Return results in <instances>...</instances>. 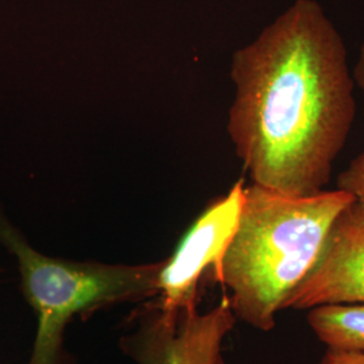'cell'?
Here are the masks:
<instances>
[{
	"instance_id": "cell-1",
	"label": "cell",
	"mask_w": 364,
	"mask_h": 364,
	"mask_svg": "<svg viewBox=\"0 0 364 364\" xmlns=\"http://www.w3.org/2000/svg\"><path fill=\"white\" fill-rule=\"evenodd\" d=\"M228 134L254 183L324 191L356 117L344 39L323 6L296 0L234 53Z\"/></svg>"
},
{
	"instance_id": "cell-2",
	"label": "cell",
	"mask_w": 364,
	"mask_h": 364,
	"mask_svg": "<svg viewBox=\"0 0 364 364\" xmlns=\"http://www.w3.org/2000/svg\"><path fill=\"white\" fill-rule=\"evenodd\" d=\"M355 201L335 189L287 196L257 183L245 186L234 236L215 279L231 290L235 316L269 332L287 297L324 247L338 215Z\"/></svg>"
},
{
	"instance_id": "cell-3",
	"label": "cell",
	"mask_w": 364,
	"mask_h": 364,
	"mask_svg": "<svg viewBox=\"0 0 364 364\" xmlns=\"http://www.w3.org/2000/svg\"><path fill=\"white\" fill-rule=\"evenodd\" d=\"M0 246L16 260L22 293L37 316V335L27 364H73L64 350V335L76 316L158 296L162 260L147 264H108L45 255L28 243L1 204Z\"/></svg>"
},
{
	"instance_id": "cell-4",
	"label": "cell",
	"mask_w": 364,
	"mask_h": 364,
	"mask_svg": "<svg viewBox=\"0 0 364 364\" xmlns=\"http://www.w3.org/2000/svg\"><path fill=\"white\" fill-rule=\"evenodd\" d=\"M235 323L227 294L205 313L197 306L170 311L154 299L134 314V328L119 346L138 364H225L221 347Z\"/></svg>"
},
{
	"instance_id": "cell-5",
	"label": "cell",
	"mask_w": 364,
	"mask_h": 364,
	"mask_svg": "<svg viewBox=\"0 0 364 364\" xmlns=\"http://www.w3.org/2000/svg\"><path fill=\"white\" fill-rule=\"evenodd\" d=\"M245 200V182H236L227 195L212 201L182 236L174 252L162 260L158 274L161 306L183 311L197 306L200 279L207 272L213 278L237 228Z\"/></svg>"
},
{
	"instance_id": "cell-6",
	"label": "cell",
	"mask_w": 364,
	"mask_h": 364,
	"mask_svg": "<svg viewBox=\"0 0 364 364\" xmlns=\"http://www.w3.org/2000/svg\"><path fill=\"white\" fill-rule=\"evenodd\" d=\"M329 304H364V209L356 201L338 215L311 272L282 311Z\"/></svg>"
},
{
	"instance_id": "cell-7",
	"label": "cell",
	"mask_w": 364,
	"mask_h": 364,
	"mask_svg": "<svg viewBox=\"0 0 364 364\" xmlns=\"http://www.w3.org/2000/svg\"><path fill=\"white\" fill-rule=\"evenodd\" d=\"M306 320L329 350L364 352V304L314 306Z\"/></svg>"
},
{
	"instance_id": "cell-8",
	"label": "cell",
	"mask_w": 364,
	"mask_h": 364,
	"mask_svg": "<svg viewBox=\"0 0 364 364\" xmlns=\"http://www.w3.org/2000/svg\"><path fill=\"white\" fill-rule=\"evenodd\" d=\"M352 76L355 85H358L364 92V43L360 48ZM338 189L350 193L364 209V151L353 158L348 168L338 174Z\"/></svg>"
},
{
	"instance_id": "cell-9",
	"label": "cell",
	"mask_w": 364,
	"mask_h": 364,
	"mask_svg": "<svg viewBox=\"0 0 364 364\" xmlns=\"http://www.w3.org/2000/svg\"><path fill=\"white\" fill-rule=\"evenodd\" d=\"M320 364H364V352L340 351L328 348Z\"/></svg>"
},
{
	"instance_id": "cell-10",
	"label": "cell",
	"mask_w": 364,
	"mask_h": 364,
	"mask_svg": "<svg viewBox=\"0 0 364 364\" xmlns=\"http://www.w3.org/2000/svg\"><path fill=\"white\" fill-rule=\"evenodd\" d=\"M3 270H4V269H3V267H1V266H0V273H1V272H3Z\"/></svg>"
}]
</instances>
